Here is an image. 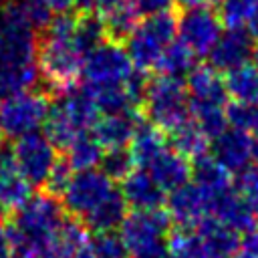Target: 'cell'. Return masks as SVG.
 <instances>
[{
	"label": "cell",
	"instance_id": "6da1fadb",
	"mask_svg": "<svg viewBox=\"0 0 258 258\" xmlns=\"http://www.w3.org/2000/svg\"><path fill=\"white\" fill-rule=\"evenodd\" d=\"M36 54L38 30L14 0H4L0 4V99L36 87L40 79Z\"/></svg>",
	"mask_w": 258,
	"mask_h": 258
},
{
	"label": "cell",
	"instance_id": "7a4b0ae2",
	"mask_svg": "<svg viewBox=\"0 0 258 258\" xmlns=\"http://www.w3.org/2000/svg\"><path fill=\"white\" fill-rule=\"evenodd\" d=\"M77 16L58 12L44 28V36L38 42L36 64L40 79L54 93H64L79 85L85 50L75 36Z\"/></svg>",
	"mask_w": 258,
	"mask_h": 258
},
{
	"label": "cell",
	"instance_id": "3957f363",
	"mask_svg": "<svg viewBox=\"0 0 258 258\" xmlns=\"http://www.w3.org/2000/svg\"><path fill=\"white\" fill-rule=\"evenodd\" d=\"M101 117L91 93L85 87H73L58 95L44 121V135L56 149H67L79 135L93 129Z\"/></svg>",
	"mask_w": 258,
	"mask_h": 258
},
{
	"label": "cell",
	"instance_id": "277c9868",
	"mask_svg": "<svg viewBox=\"0 0 258 258\" xmlns=\"http://www.w3.org/2000/svg\"><path fill=\"white\" fill-rule=\"evenodd\" d=\"M141 113L147 123L167 135L171 129L191 117L185 83L159 73L153 79H147L141 99Z\"/></svg>",
	"mask_w": 258,
	"mask_h": 258
},
{
	"label": "cell",
	"instance_id": "5b68a950",
	"mask_svg": "<svg viewBox=\"0 0 258 258\" xmlns=\"http://www.w3.org/2000/svg\"><path fill=\"white\" fill-rule=\"evenodd\" d=\"M171 220L163 208L159 210H133L117 228L129 258H167V234Z\"/></svg>",
	"mask_w": 258,
	"mask_h": 258
},
{
	"label": "cell",
	"instance_id": "8992f818",
	"mask_svg": "<svg viewBox=\"0 0 258 258\" xmlns=\"http://www.w3.org/2000/svg\"><path fill=\"white\" fill-rule=\"evenodd\" d=\"M175 40V16L173 12L145 16L137 22L133 32L125 38L123 46L133 62V67L141 73L155 71V64L163 50Z\"/></svg>",
	"mask_w": 258,
	"mask_h": 258
},
{
	"label": "cell",
	"instance_id": "52a82bcc",
	"mask_svg": "<svg viewBox=\"0 0 258 258\" xmlns=\"http://www.w3.org/2000/svg\"><path fill=\"white\" fill-rule=\"evenodd\" d=\"M137 69L133 67L123 42L105 38L85 54L81 79H83V87L93 91V89L125 85L131 81Z\"/></svg>",
	"mask_w": 258,
	"mask_h": 258
},
{
	"label": "cell",
	"instance_id": "ba28073f",
	"mask_svg": "<svg viewBox=\"0 0 258 258\" xmlns=\"http://www.w3.org/2000/svg\"><path fill=\"white\" fill-rule=\"evenodd\" d=\"M64 222V208L58 198L50 194H36L30 196L28 202L14 214V222L8 224L14 238L30 244L36 248L46 242L58 226Z\"/></svg>",
	"mask_w": 258,
	"mask_h": 258
},
{
	"label": "cell",
	"instance_id": "9c48e42d",
	"mask_svg": "<svg viewBox=\"0 0 258 258\" xmlns=\"http://www.w3.org/2000/svg\"><path fill=\"white\" fill-rule=\"evenodd\" d=\"M50 111L46 93L28 89L0 99V129L6 137L18 139L22 135L40 131Z\"/></svg>",
	"mask_w": 258,
	"mask_h": 258
},
{
	"label": "cell",
	"instance_id": "30bf717a",
	"mask_svg": "<svg viewBox=\"0 0 258 258\" xmlns=\"http://www.w3.org/2000/svg\"><path fill=\"white\" fill-rule=\"evenodd\" d=\"M115 189V181L99 167L73 171L67 187L60 194V204L73 218L83 220Z\"/></svg>",
	"mask_w": 258,
	"mask_h": 258
},
{
	"label": "cell",
	"instance_id": "8fae6325",
	"mask_svg": "<svg viewBox=\"0 0 258 258\" xmlns=\"http://www.w3.org/2000/svg\"><path fill=\"white\" fill-rule=\"evenodd\" d=\"M18 173L32 185H44L54 163L58 161L56 147L42 131H34L14 139L10 149Z\"/></svg>",
	"mask_w": 258,
	"mask_h": 258
},
{
	"label": "cell",
	"instance_id": "7c38bea8",
	"mask_svg": "<svg viewBox=\"0 0 258 258\" xmlns=\"http://www.w3.org/2000/svg\"><path fill=\"white\" fill-rule=\"evenodd\" d=\"M222 32L224 26L212 6H187L175 18V38L198 58L210 54Z\"/></svg>",
	"mask_w": 258,
	"mask_h": 258
},
{
	"label": "cell",
	"instance_id": "4fadbf2b",
	"mask_svg": "<svg viewBox=\"0 0 258 258\" xmlns=\"http://www.w3.org/2000/svg\"><path fill=\"white\" fill-rule=\"evenodd\" d=\"M210 155L230 175L242 173L252 163V135L228 127L224 133L210 141Z\"/></svg>",
	"mask_w": 258,
	"mask_h": 258
},
{
	"label": "cell",
	"instance_id": "5bb4252c",
	"mask_svg": "<svg viewBox=\"0 0 258 258\" xmlns=\"http://www.w3.org/2000/svg\"><path fill=\"white\" fill-rule=\"evenodd\" d=\"M165 212L171 220V224L181 228H194L208 216V198L202 194L198 185L191 181H185L183 185L175 187L165 196Z\"/></svg>",
	"mask_w": 258,
	"mask_h": 258
},
{
	"label": "cell",
	"instance_id": "9a60e30c",
	"mask_svg": "<svg viewBox=\"0 0 258 258\" xmlns=\"http://www.w3.org/2000/svg\"><path fill=\"white\" fill-rule=\"evenodd\" d=\"M252 50H254V38L246 28H226L220 34L214 48L210 50L208 58L216 71L228 73L232 69L246 64L252 58Z\"/></svg>",
	"mask_w": 258,
	"mask_h": 258
},
{
	"label": "cell",
	"instance_id": "2e32d148",
	"mask_svg": "<svg viewBox=\"0 0 258 258\" xmlns=\"http://www.w3.org/2000/svg\"><path fill=\"white\" fill-rule=\"evenodd\" d=\"M121 196L133 210H159L165 204V191L155 183L147 169L133 167L121 181Z\"/></svg>",
	"mask_w": 258,
	"mask_h": 258
},
{
	"label": "cell",
	"instance_id": "e0dca14e",
	"mask_svg": "<svg viewBox=\"0 0 258 258\" xmlns=\"http://www.w3.org/2000/svg\"><path fill=\"white\" fill-rule=\"evenodd\" d=\"M32 196V185L18 173L10 149L0 147V216L16 214Z\"/></svg>",
	"mask_w": 258,
	"mask_h": 258
},
{
	"label": "cell",
	"instance_id": "ac0fdd59",
	"mask_svg": "<svg viewBox=\"0 0 258 258\" xmlns=\"http://www.w3.org/2000/svg\"><path fill=\"white\" fill-rule=\"evenodd\" d=\"M185 91L191 105H226L228 93L224 77L212 64H196L185 79Z\"/></svg>",
	"mask_w": 258,
	"mask_h": 258
},
{
	"label": "cell",
	"instance_id": "d6986e66",
	"mask_svg": "<svg viewBox=\"0 0 258 258\" xmlns=\"http://www.w3.org/2000/svg\"><path fill=\"white\" fill-rule=\"evenodd\" d=\"M208 216L226 224L228 228H232L240 236L246 234V232L258 230V216L246 206V202L236 194L234 187L220 194L218 198H214L210 202Z\"/></svg>",
	"mask_w": 258,
	"mask_h": 258
},
{
	"label": "cell",
	"instance_id": "ffe728a7",
	"mask_svg": "<svg viewBox=\"0 0 258 258\" xmlns=\"http://www.w3.org/2000/svg\"><path fill=\"white\" fill-rule=\"evenodd\" d=\"M89 230L77 218H64L58 230L36 248L38 258H71L77 250L89 244Z\"/></svg>",
	"mask_w": 258,
	"mask_h": 258
},
{
	"label": "cell",
	"instance_id": "44dd1931",
	"mask_svg": "<svg viewBox=\"0 0 258 258\" xmlns=\"http://www.w3.org/2000/svg\"><path fill=\"white\" fill-rule=\"evenodd\" d=\"M141 113H117V115H101L93 125L91 133L101 143L103 149H119L129 147L137 125L141 123Z\"/></svg>",
	"mask_w": 258,
	"mask_h": 258
},
{
	"label": "cell",
	"instance_id": "7402d4cb",
	"mask_svg": "<svg viewBox=\"0 0 258 258\" xmlns=\"http://www.w3.org/2000/svg\"><path fill=\"white\" fill-rule=\"evenodd\" d=\"M143 169V167H141ZM147 173L155 179V183L165 191H173L175 187L183 185L185 181H189L191 175V161L185 159L181 153H177L175 149H171L169 145L145 167Z\"/></svg>",
	"mask_w": 258,
	"mask_h": 258
},
{
	"label": "cell",
	"instance_id": "603a6c76",
	"mask_svg": "<svg viewBox=\"0 0 258 258\" xmlns=\"http://www.w3.org/2000/svg\"><path fill=\"white\" fill-rule=\"evenodd\" d=\"M189 181L202 189V194L208 198V204L214 198H218L220 194L232 189V175L218 161H214V157L210 153L191 161Z\"/></svg>",
	"mask_w": 258,
	"mask_h": 258
},
{
	"label": "cell",
	"instance_id": "cb8c5ba5",
	"mask_svg": "<svg viewBox=\"0 0 258 258\" xmlns=\"http://www.w3.org/2000/svg\"><path fill=\"white\" fill-rule=\"evenodd\" d=\"M202 236L212 258H232L240 244V234L218 222L212 216H206L198 226H194Z\"/></svg>",
	"mask_w": 258,
	"mask_h": 258
},
{
	"label": "cell",
	"instance_id": "d4e9b609",
	"mask_svg": "<svg viewBox=\"0 0 258 258\" xmlns=\"http://www.w3.org/2000/svg\"><path fill=\"white\" fill-rule=\"evenodd\" d=\"M167 135L153 127L151 123L147 121H141L137 125V131L129 143V151H131V157H133V163L135 167H147L165 147H167Z\"/></svg>",
	"mask_w": 258,
	"mask_h": 258
},
{
	"label": "cell",
	"instance_id": "484cf974",
	"mask_svg": "<svg viewBox=\"0 0 258 258\" xmlns=\"http://www.w3.org/2000/svg\"><path fill=\"white\" fill-rule=\"evenodd\" d=\"M167 143L171 149H175L189 161L210 153V139L204 135V131L196 125L191 117L167 133Z\"/></svg>",
	"mask_w": 258,
	"mask_h": 258
},
{
	"label": "cell",
	"instance_id": "4316f807",
	"mask_svg": "<svg viewBox=\"0 0 258 258\" xmlns=\"http://www.w3.org/2000/svg\"><path fill=\"white\" fill-rule=\"evenodd\" d=\"M125 216H127V204L121 191L115 189L81 222L89 232H107V230H117Z\"/></svg>",
	"mask_w": 258,
	"mask_h": 258
},
{
	"label": "cell",
	"instance_id": "83f0119b",
	"mask_svg": "<svg viewBox=\"0 0 258 258\" xmlns=\"http://www.w3.org/2000/svg\"><path fill=\"white\" fill-rule=\"evenodd\" d=\"M226 93L236 103H258V69L250 62L232 69L224 79Z\"/></svg>",
	"mask_w": 258,
	"mask_h": 258
},
{
	"label": "cell",
	"instance_id": "f1b7e54d",
	"mask_svg": "<svg viewBox=\"0 0 258 258\" xmlns=\"http://www.w3.org/2000/svg\"><path fill=\"white\" fill-rule=\"evenodd\" d=\"M165 244L167 258H212L196 228H171Z\"/></svg>",
	"mask_w": 258,
	"mask_h": 258
},
{
	"label": "cell",
	"instance_id": "f546056e",
	"mask_svg": "<svg viewBox=\"0 0 258 258\" xmlns=\"http://www.w3.org/2000/svg\"><path fill=\"white\" fill-rule=\"evenodd\" d=\"M196 64H198V56L185 44H181L179 40H173L163 50V54L159 56V60L155 64V71L159 75L181 79V77H187L194 71Z\"/></svg>",
	"mask_w": 258,
	"mask_h": 258
},
{
	"label": "cell",
	"instance_id": "4dcf8cb0",
	"mask_svg": "<svg viewBox=\"0 0 258 258\" xmlns=\"http://www.w3.org/2000/svg\"><path fill=\"white\" fill-rule=\"evenodd\" d=\"M103 147L95 139L91 131L79 135L69 147H67V163L71 165L73 171H83V169H93L99 167V161L103 157Z\"/></svg>",
	"mask_w": 258,
	"mask_h": 258
},
{
	"label": "cell",
	"instance_id": "1f68e13d",
	"mask_svg": "<svg viewBox=\"0 0 258 258\" xmlns=\"http://www.w3.org/2000/svg\"><path fill=\"white\" fill-rule=\"evenodd\" d=\"M189 115L210 141L230 127L226 117V105H191Z\"/></svg>",
	"mask_w": 258,
	"mask_h": 258
},
{
	"label": "cell",
	"instance_id": "d6a6232c",
	"mask_svg": "<svg viewBox=\"0 0 258 258\" xmlns=\"http://www.w3.org/2000/svg\"><path fill=\"white\" fill-rule=\"evenodd\" d=\"M256 6V0H218L216 12L224 28H248Z\"/></svg>",
	"mask_w": 258,
	"mask_h": 258
},
{
	"label": "cell",
	"instance_id": "836d02e7",
	"mask_svg": "<svg viewBox=\"0 0 258 258\" xmlns=\"http://www.w3.org/2000/svg\"><path fill=\"white\" fill-rule=\"evenodd\" d=\"M89 250L95 258H129L127 246L117 230L107 232H91L89 234Z\"/></svg>",
	"mask_w": 258,
	"mask_h": 258
},
{
	"label": "cell",
	"instance_id": "e575fe53",
	"mask_svg": "<svg viewBox=\"0 0 258 258\" xmlns=\"http://www.w3.org/2000/svg\"><path fill=\"white\" fill-rule=\"evenodd\" d=\"M135 167L133 157L129 147H119V149H105L103 157L99 161V169L109 175L113 181H121L131 169Z\"/></svg>",
	"mask_w": 258,
	"mask_h": 258
},
{
	"label": "cell",
	"instance_id": "d590c367",
	"mask_svg": "<svg viewBox=\"0 0 258 258\" xmlns=\"http://www.w3.org/2000/svg\"><path fill=\"white\" fill-rule=\"evenodd\" d=\"M226 117H228V125L234 129H240L250 135L258 131V103L232 101L226 105Z\"/></svg>",
	"mask_w": 258,
	"mask_h": 258
},
{
	"label": "cell",
	"instance_id": "8d00e7d4",
	"mask_svg": "<svg viewBox=\"0 0 258 258\" xmlns=\"http://www.w3.org/2000/svg\"><path fill=\"white\" fill-rule=\"evenodd\" d=\"M234 189L246 202V206L258 216V165H250L242 173H238Z\"/></svg>",
	"mask_w": 258,
	"mask_h": 258
},
{
	"label": "cell",
	"instance_id": "74e56055",
	"mask_svg": "<svg viewBox=\"0 0 258 258\" xmlns=\"http://www.w3.org/2000/svg\"><path fill=\"white\" fill-rule=\"evenodd\" d=\"M14 4L36 30H44L54 16L44 0H14Z\"/></svg>",
	"mask_w": 258,
	"mask_h": 258
},
{
	"label": "cell",
	"instance_id": "f35d334b",
	"mask_svg": "<svg viewBox=\"0 0 258 258\" xmlns=\"http://www.w3.org/2000/svg\"><path fill=\"white\" fill-rule=\"evenodd\" d=\"M71 175H73V169H71V165L67 163V159H58V161L54 163V167H52V171H50L46 183H44L46 194H50V196H54V198H60V194H62V189L67 187Z\"/></svg>",
	"mask_w": 258,
	"mask_h": 258
},
{
	"label": "cell",
	"instance_id": "ab89813d",
	"mask_svg": "<svg viewBox=\"0 0 258 258\" xmlns=\"http://www.w3.org/2000/svg\"><path fill=\"white\" fill-rule=\"evenodd\" d=\"M175 0H133V6L139 16H155V14H165L171 12Z\"/></svg>",
	"mask_w": 258,
	"mask_h": 258
},
{
	"label": "cell",
	"instance_id": "60d3db41",
	"mask_svg": "<svg viewBox=\"0 0 258 258\" xmlns=\"http://www.w3.org/2000/svg\"><path fill=\"white\" fill-rule=\"evenodd\" d=\"M14 252V242L8 232V226L0 222V258H12Z\"/></svg>",
	"mask_w": 258,
	"mask_h": 258
},
{
	"label": "cell",
	"instance_id": "b9f144b4",
	"mask_svg": "<svg viewBox=\"0 0 258 258\" xmlns=\"http://www.w3.org/2000/svg\"><path fill=\"white\" fill-rule=\"evenodd\" d=\"M73 6H75L81 14H89V12L97 10L99 0H73Z\"/></svg>",
	"mask_w": 258,
	"mask_h": 258
},
{
	"label": "cell",
	"instance_id": "7bdbcfd3",
	"mask_svg": "<svg viewBox=\"0 0 258 258\" xmlns=\"http://www.w3.org/2000/svg\"><path fill=\"white\" fill-rule=\"evenodd\" d=\"M46 4H48V8L52 10V12H67L71 6H73V0H44Z\"/></svg>",
	"mask_w": 258,
	"mask_h": 258
},
{
	"label": "cell",
	"instance_id": "ee69618b",
	"mask_svg": "<svg viewBox=\"0 0 258 258\" xmlns=\"http://www.w3.org/2000/svg\"><path fill=\"white\" fill-rule=\"evenodd\" d=\"M248 32H250V36L258 42V6H256V12H254V16H252V20H250V24H248V28H246Z\"/></svg>",
	"mask_w": 258,
	"mask_h": 258
},
{
	"label": "cell",
	"instance_id": "f6af8a7d",
	"mask_svg": "<svg viewBox=\"0 0 258 258\" xmlns=\"http://www.w3.org/2000/svg\"><path fill=\"white\" fill-rule=\"evenodd\" d=\"M183 8L187 6H212V4H218V0H177Z\"/></svg>",
	"mask_w": 258,
	"mask_h": 258
},
{
	"label": "cell",
	"instance_id": "bcb514c9",
	"mask_svg": "<svg viewBox=\"0 0 258 258\" xmlns=\"http://www.w3.org/2000/svg\"><path fill=\"white\" fill-rule=\"evenodd\" d=\"M252 161L254 165H258V131L252 133Z\"/></svg>",
	"mask_w": 258,
	"mask_h": 258
},
{
	"label": "cell",
	"instance_id": "7dc6e473",
	"mask_svg": "<svg viewBox=\"0 0 258 258\" xmlns=\"http://www.w3.org/2000/svg\"><path fill=\"white\" fill-rule=\"evenodd\" d=\"M71 258H95V256H93V252L89 250V244H87V246H83L81 250H77Z\"/></svg>",
	"mask_w": 258,
	"mask_h": 258
},
{
	"label": "cell",
	"instance_id": "c3c4849f",
	"mask_svg": "<svg viewBox=\"0 0 258 258\" xmlns=\"http://www.w3.org/2000/svg\"><path fill=\"white\" fill-rule=\"evenodd\" d=\"M252 60H254L252 64L258 69V44H256V46H254V50H252Z\"/></svg>",
	"mask_w": 258,
	"mask_h": 258
},
{
	"label": "cell",
	"instance_id": "681fc988",
	"mask_svg": "<svg viewBox=\"0 0 258 258\" xmlns=\"http://www.w3.org/2000/svg\"><path fill=\"white\" fill-rule=\"evenodd\" d=\"M2 137H4V133H2V129H0V145H2Z\"/></svg>",
	"mask_w": 258,
	"mask_h": 258
},
{
	"label": "cell",
	"instance_id": "f907efd6",
	"mask_svg": "<svg viewBox=\"0 0 258 258\" xmlns=\"http://www.w3.org/2000/svg\"><path fill=\"white\" fill-rule=\"evenodd\" d=\"M256 2H258V0H256Z\"/></svg>",
	"mask_w": 258,
	"mask_h": 258
}]
</instances>
